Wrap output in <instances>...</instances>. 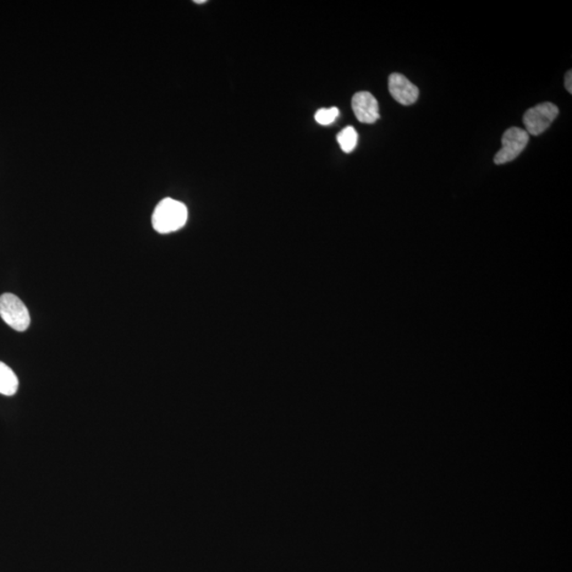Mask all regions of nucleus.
Here are the masks:
<instances>
[{"instance_id": "nucleus-1", "label": "nucleus", "mask_w": 572, "mask_h": 572, "mask_svg": "<svg viewBox=\"0 0 572 572\" xmlns=\"http://www.w3.org/2000/svg\"><path fill=\"white\" fill-rule=\"evenodd\" d=\"M187 219H188V211L183 203L164 199L154 211L152 224L157 233L170 234L183 228Z\"/></svg>"}, {"instance_id": "nucleus-2", "label": "nucleus", "mask_w": 572, "mask_h": 572, "mask_svg": "<svg viewBox=\"0 0 572 572\" xmlns=\"http://www.w3.org/2000/svg\"><path fill=\"white\" fill-rule=\"evenodd\" d=\"M0 317L15 331L24 332L29 328L31 319L28 309L18 296L5 293L0 296Z\"/></svg>"}, {"instance_id": "nucleus-3", "label": "nucleus", "mask_w": 572, "mask_h": 572, "mask_svg": "<svg viewBox=\"0 0 572 572\" xmlns=\"http://www.w3.org/2000/svg\"><path fill=\"white\" fill-rule=\"evenodd\" d=\"M559 108L552 103H543L532 107L524 115L526 131L531 135H541L558 117Z\"/></svg>"}, {"instance_id": "nucleus-4", "label": "nucleus", "mask_w": 572, "mask_h": 572, "mask_svg": "<svg viewBox=\"0 0 572 572\" xmlns=\"http://www.w3.org/2000/svg\"><path fill=\"white\" fill-rule=\"evenodd\" d=\"M529 142V134L525 130L520 128H511L504 131L500 148L495 155L494 163L504 164L514 161Z\"/></svg>"}, {"instance_id": "nucleus-5", "label": "nucleus", "mask_w": 572, "mask_h": 572, "mask_svg": "<svg viewBox=\"0 0 572 572\" xmlns=\"http://www.w3.org/2000/svg\"><path fill=\"white\" fill-rule=\"evenodd\" d=\"M388 87L390 95L401 106H411L419 98V88L412 84L403 75L393 74L390 75Z\"/></svg>"}, {"instance_id": "nucleus-6", "label": "nucleus", "mask_w": 572, "mask_h": 572, "mask_svg": "<svg viewBox=\"0 0 572 572\" xmlns=\"http://www.w3.org/2000/svg\"><path fill=\"white\" fill-rule=\"evenodd\" d=\"M352 109L355 117L361 123L371 124L379 119L377 99L368 91L355 93L352 98Z\"/></svg>"}, {"instance_id": "nucleus-7", "label": "nucleus", "mask_w": 572, "mask_h": 572, "mask_svg": "<svg viewBox=\"0 0 572 572\" xmlns=\"http://www.w3.org/2000/svg\"><path fill=\"white\" fill-rule=\"evenodd\" d=\"M19 378L11 368L0 361V394L14 395L18 393Z\"/></svg>"}, {"instance_id": "nucleus-8", "label": "nucleus", "mask_w": 572, "mask_h": 572, "mask_svg": "<svg viewBox=\"0 0 572 572\" xmlns=\"http://www.w3.org/2000/svg\"><path fill=\"white\" fill-rule=\"evenodd\" d=\"M357 140H359V135H357V131L352 126H348V128L339 131L338 135V145L345 153L354 151L357 146Z\"/></svg>"}, {"instance_id": "nucleus-9", "label": "nucleus", "mask_w": 572, "mask_h": 572, "mask_svg": "<svg viewBox=\"0 0 572 572\" xmlns=\"http://www.w3.org/2000/svg\"><path fill=\"white\" fill-rule=\"evenodd\" d=\"M339 109L338 107L318 109L315 114V120L319 124L330 125L338 118Z\"/></svg>"}, {"instance_id": "nucleus-10", "label": "nucleus", "mask_w": 572, "mask_h": 572, "mask_svg": "<svg viewBox=\"0 0 572 572\" xmlns=\"http://www.w3.org/2000/svg\"><path fill=\"white\" fill-rule=\"evenodd\" d=\"M571 81H572V74H571V70H569L568 73L566 74V76H565V87H566V90H568V91L569 93H572V82Z\"/></svg>"}, {"instance_id": "nucleus-11", "label": "nucleus", "mask_w": 572, "mask_h": 572, "mask_svg": "<svg viewBox=\"0 0 572 572\" xmlns=\"http://www.w3.org/2000/svg\"><path fill=\"white\" fill-rule=\"evenodd\" d=\"M195 4H205V0H195Z\"/></svg>"}]
</instances>
